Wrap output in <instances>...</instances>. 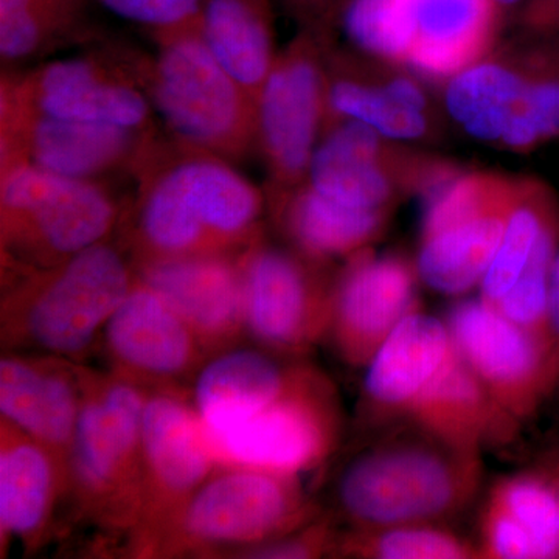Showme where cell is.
I'll return each mask as SVG.
<instances>
[{"label":"cell","instance_id":"9","mask_svg":"<svg viewBox=\"0 0 559 559\" xmlns=\"http://www.w3.org/2000/svg\"><path fill=\"white\" fill-rule=\"evenodd\" d=\"M444 110L477 142L530 153L559 138V47L495 50L444 84Z\"/></svg>","mask_w":559,"mask_h":559},{"label":"cell","instance_id":"26","mask_svg":"<svg viewBox=\"0 0 559 559\" xmlns=\"http://www.w3.org/2000/svg\"><path fill=\"white\" fill-rule=\"evenodd\" d=\"M452 348L447 320L412 312L401 320L366 367L360 409L374 425L403 419Z\"/></svg>","mask_w":559,"mask_h":559},{"label":"cell","instance_id":"35","mask_svg":"<svg viewBox=\"0 0 559 559\" xmlns=\"http://www.w3.org/2000/svg\"><path fill=\"white\" fill-rule=\"evenodd\" d=\"M110 13L140 25L154 40L200 28L204 0H97Z\"/></svg>","mask_w":559,"mask_h":559},{"label":"cell","instance_id":"18","mask_svg":"<svg viewBox=\"0 0 559 559\" xmlns=\"http://www.w3.org/2000/svg\"><path fill=\"white\" fill-rule=\"evenodd\" d=\"M447 323L460 358L520 425L557 388L559 374L549 349L480 297L455 304Z\"/></svg>","mask_w":559,"mask_h":559},{"label":"cell","instance_id":"30","mask_svg":"<svg viewBox=\"0 0 559 559\" xmlns=\"http://www.w3.org/2000/svg\"><path fill=\"white\" fill-rule=\"evenodd\" d=\"M200 33L213 55L259 100L278 53L267 0H204Z\"/></svg>","mask_w":559,"mask_h":559},{"label":"cell","instance_id":"20","mask_svg":"<svg viewBox=\"0 0 559 559\" xmlns=\"http://www.w3.org/2000/svg\"><path fill=\"white\" fill-rule=\"evenodd\" d=\"M103 340L114 373L146 390H182L210 358L178 312L138 274Z\"/></svg>","mask_w":559,"mask_h":559},{"label":"cell","instance_id":"16","mask_svg":"<svg viewBox=\"0 0 559 559\" xmlns=\"http://www.w3.org/2000/svg\"><path fill=\"white\" fill-rule=\"evenodd\" d=\"M400 143L359 121H334L314 151L307 182L348 207L393 212L403 198H421L455 167Z\"/></svg>","mask_w":559,"mask_h":559},{"label":"cell","instance_id":"33","mask_svg":"<svg viewBox=\"0 0 559 559\" xmlns=\"http://www.w3.org/2000/svg\"><path fill=\"white\" fill-rule=\"evenodd\" d=\"M337 558L480 559L476 540L463 538L444 524H404L349 528L341 533Z\"/></svg>","mask_w":559,"mask_h":559},{"label":"cell","instance_id":"12","mask_svg":"<svg viewBox=\"0 0 559 559\" xmlns=\"http://www.w3.org/2000/svg\"><path fill=\"white\" fill-rule=\"evenodd\" d=\"M0 105L55 119L160 131L153 105L132 73L128 46L116 43L2 72Z\"/></svg>","mask_w":559,"mask_h":559},{"label":"cell","instance_id":"13","mask_svg":"<svg viewBox=\"0 0 559 559\" xmlns=\"http://www.w3.org/2000/svg\"><path fill=\"white\" fill-rule=\"evenodd\" d=\"M341 436L336 390L329 378L307 364L297 366L285 392L259 414L223 432H207L219 468L288 476L322 465L336 451Z\"/></svg>","mask_w":559,"mask_h":559},{"label":"cell","instance_id":"31","mask_svg":"<svg viewBox=\"0 0 559 559\" xmlns=\"http://www.w3.org/2000/svg\"><path fill=\"white\" fill-rule=\"evenodd\" d=\"M83 31L80 0H0V62L3 72L32 68L75 40Z\"/></svg>","mask_w":559,"mask_h":559},{"label":"cell","instance_id":"22","mask_svg":"<svg viewBox=\"0 0 559 559\" xmlns=\"http://www.w3.org/2000/svg\"><path fill=\"white\" fill-rule=\"evenodd\" d=\"M83 399L81 366L57 356L7 352L0 360V414L57 463L69 495V462Z\"/></svg>","mask_w":559,"mask_h":559},{"label":"cell","instance_id":"11","mask_svg":"<svg viewBox=\"0 0 559 559\" xmlns=\"http://www.w3.org/2000/svg\"><path fill=\"white\" fill-rule=\"evenodd\" d=\"M326 33L305 31L283 50L257 100L255 154L266 170V200L307 182L329 121Z\"/></svg>","mask_w":559,"mask_h":559},{"label":"cell","instance_id":"5","mask_svg":"<svg viewBox=\"0 0 559 559\" xmlns=\"http://www.w3.org/2000/svg\"><path fill=\"white\" fill-rule=\"evenodd\" d=\"M130 200L114 182L64 178L27 162L0 164L2 272L47 270L112 240Z\"/></svg>","mask_w":559,"mask_h":559},{"label":"cell","instance_id":"27","mask_svg":"<svg viewBox=\"0 0 559 559\" xmlns=\"http://www.w3.org/2000/svg\"><path fill=\"white\" fill-rule=\"evenodd\" d=\"M66 484L49 452L0 418V543L21 540L27 554L44 544Z\"/></svg>","mask_w":559,"mask_h":559},{"label":"cell","instance_id":"24","mask_svg":"<svg viewBox=\"0 0 559 559\" xmlns=\"http://www.w3.org/2000/svg\"><path fill=\"white\" fill-rule=\"evenodd\" d=\"M480 559H558L559 487L546 469L507 474L489 487L477 518Z\"/></svg>","mask_w":559,"mask_h":559},{"label":"cell","instance_id":"8","mask_svg":"<svg viewBox=\"0 0 559 559\" xmlns=\"http://www.w3.org/2000/svg\"><path fill=\"white\" fill-rule=\"evenodd\" d=\"M322 516L299 476L218 468L191 496L154 558L227 557Z\"/></svg>","mask_w":559,"mask_h":559},{"label":"cell","instance_id":"25","mask_svg":"<svg viewBox=\"0 0 559 559\" xmlns=\"http://www.w3.org/2000/svg\"><path fill=\"white\" fill-rule=\"evenodd\" d=\"M404 421L452 450L481 455L513 440L520 423L492 400L452 344L428 388L411 404Z\"/></svg>","mask_w":559,"mask_h":559},{"label":"cell","instance_id":"40","mask_svg":"<svg viewBox=\"0 0 559 559\" xmlns=\"http://www.w3.org/2000/svg\"><path fill=\"white\" fill-rule=\"evenodd\" d=\"M544 469H546L547 473H549L550 476L554 477L555 481H557L559 487V452L558 455H555V459L551 460L549 466H544Z\"/></svg>","mask_w":559,"mask_h":559},{"label":"cell","instance_id":"29","mask_svg":"<svg viewBox=\"0 0 559 559\" xmlns=\"http://www.w3.org/2000/svg\"><path fill=\"white\" fill-rule=\"evenodd\" d=\"M282 359L263 348L238 345L210 356L194 377L191 396L205 430L223 432L274 403L299 366Z\"/></svg>","mask_w":559,"mask_h":559},{"label":"cell","instance_id":"7","mask_svg":"<svg viewBox=\"0 0 559 559\" xmlns=\"http://www.w3.org/2000/svg\"><path fill=\"white\" fill-rule=\"evenodd\" d=\"M83 399L69 462L68 499L95 524L130 536L142 503V418L148 390L81 367Z\"/></svg>","mask_w":559,"mask_h":559},{"label":"cell","instance_id":"6","mask_svg":"<svg viewBox=\"0 0 559 559\" xmlns=\"http://www.w3.org/2000/svg\"><path fill=\"white\" fill-rule=\"evenodd\" d=\"M495 0H348L342 28L353 49L444 84L495 50Z\"/></svg>","mask_w":559,"mask_h":559},{"label":"cell","instance_id":"36","mask_svg":"<svg viewBox=\"0 0 559 559\" xmlns=\"http://www.w3.org/2000/svg\"><path fill=\"white\" fill-rule=\"evenodd\" d=\"M341 532L330 516H320L282 538L237 551L230 558L252 559H312L336 557Z\"/></svg>","mask_w":559,"mask_h":559},{"label":"cell","instance_id":"14","mask_svg":"<svg viewBox=\"0 0 559 559\" xmlns=\"http://www.w3.org/2000/svg\"><path fill=\"white\" fill-rule=\"evenodd\" d=\"M245 330L260 348L297 359L326 340L336 272L266 235L238 255Z\"/></svg>","mask_w":559,"mask_h":559},{"label":"cell","instance_id":"2","mask_svg":"<svg viewBox=\"0 0 559 559\" xmlns=\"http://www.w3.org/2000/svg\"><path fill=\"white\" fill-rule=\"evenodd\" d=\"M481 484V455L452 450L411 426L407 436L382 440L345 466L336 506L349 528L448 525L479 499Z\"/></svg>","mask_w":559,"mask_h":559},{"label":"cell","instance_id":"34","mask_svg":"<svg viewBox=\"0 0 559 559\" xmlns=\"http://www.w3.org/2000/svg\"><path fill=\"white\" fill-rule=\"evenodd\" d=\"M558 246L559 218L551 221L540 235L532 259L509 293L498 304L491 305L503 318L527 331L549 349L557 370L549 325V288L551 264L557 255Z\"/></svg>","mask_w":559,"mask_h":559},{"label":"cell","instance_id":"19","mask_svg":"<svg viewBox=\"0 0 559 559\" xmlns=\"http://www.w3.org/2000/svg\"><path fill=\"white\" fill-rule=\"evenodd\" d=\"M415 261L369 248L336 272L326 340L353 369H366L401 320L421 310Z\"/></svg>","mask_w":559,"mask_h":559},{"label":"cell","instance_id":"32","mask_svg":"<svg viewBox=\"0 0 559 559\" xmlns=\"http://www.w3.org/2000/svg\"><path fill=\"white\" fill-rule=\"evenodd\" d=\"M559 218L554 193L536 179L521 178L520 194L491 266L481 282L480 299L498 304L520 278L540 235Z\"/></svg>","mask_w":559,"mask_h":559},{"label":"cell","instance_id":"15","mask_svg":"<svg viewBox=\"0 0 559 559\" xmlns=\"http://www.w3.org/2000/svg\"><path fill=\"white\" fill-rule=\"evenodd\" d=\"M204 423L182 390H148L142 418V503L132 554L156 555L201 485L218 469Z\"/></svg>","mask_w":559,"mask_h":559},{"label":"cell","instance_id":"1","mask_svg":"<svg viewBox=\"0 0 559 559\" xmlns=\"http://www.w3.org/2000/svg\"><path fill=\"white\" fill-rule=\"evenodd\" d=\"M119 229L134 266L240 255L264 235V190L218 154L157 135L134 175Z\"/></svg>","mask_w":559,"mask_h":559},{"label":"cell","instance_id":"28","mask_svg":"<svg viewBox=\"0 0 559 559\" xmlns=\"http://www.w3.org/2000/svg\"><path fill=\"white\" fill-rule=\"evenodd\" d=\"M267 213L288 248L329 266L371 248L388 230L392 216L385 210L348 207L308 182L267 201Z\"/></svg>","mask_w":559,"mask_h":559},{"label":"cell","instance_id":"17","mask_svg":"<svg viewBox=\"0 0 559 559\" xmlns=\"http://www.w3.org/2000/svg\"><path fill=\"white\" fill-rule=\"evenodd\" d=\"M160 131L55 119L0 105V164L27 162L64 178L134 179Z\"/></svg>","mask_w":559,"mask_h":559},{"label":"cell","instance_id":"37","mask_svg":"<svg viewBox=\"0 0 559 559\" xmlns=\"http://www.w3.org/2000/svg\"><path fill=\"white\" fill-rule=\"evenodd\" d=\"M530 28L547 32L559 28V0H532L525 14Z\"/></svg>","mask_w":559,"mask_h":559},{"label":"cell","instance_id":"21","mask_svg":"<svg viewBox=\"0 0 559 559\" xmlns=\"http://www.w3.org/2000/svg\"><path fill=\"white\" fill-rule=\"evenodd\" d=\"M329 121H359L395 142L437 134L439 117L426 81L407 70L329 46Z\"/></svg>","mask_w":559,"mask_h":559},{"label":"cell","instance_id":"39","mask_svg":"<svg viewBox=\"0 0 559 559\" xmlns=\"http://www.w3.org/2000/svg\"><path fill=\"white\" fill-rule=\"evenodd\" d=\"M294 2L305 11L308 20H310V27H308L307 31L329 33L322 20L325 17L326 11H329L334 3L341 2V0H294Z\"/></svg>","mask_w":559,"mask_h":559},{"label":"cell","instance_id":"41","mask_svg":"<svg viewBox=\"0 0 559 559\" xmlns=\"http://www.w3.org/2000/svg\"><path fill=\"white\" fill-rule=\"evenodd\" d=\"M496 5L499 7L500 10L513 9V7L520 5L522 0H495Z\"/></svg>","mask_w":559,"mask_h":559},{"label":"cell","instance_id":"10","mask_svg":"<svg viewBox=\"0 0 559 559\" xmlns=\"http://www.w3.org/2000/svg\"><path fill=\"white\" fill-rule=\"evenodd\" d=\"M521 178L452 168L421 200L419 282L457 297L481 285L520 194Z\"/></svg>","mask_w":559,"mask_h":559},{"label":"cell","instance_id":"4","mask_svg":"<svg viewBox=\"0 0 559 559\" xmlns=\"http://www.w3.org/2000/svg\"><path fill=\"white\" fill-rule=\"evenodd\" d=\"M156 46L151 55L130 47V62L165 134L234 164L255 153V98L209 49L200 28Z\"/></svg>","mask_w":559,"mask_h":559},{"label":"cell","instance_id":"38","mask_svg":"<svg viewBox=\"0 0 559 559\" xmlns=\"http://www.w3.org/2000/svg\"><path fill=\"white\" fill-rule=\"evenodd\" d=\"M549 325L555 360L559 370V246L550 272Z\"/></svg>","mask_w":559,"mask_h":559},{"label":"cell","instance_id":"23","mask_svg":"<svg viewBox=\"0 0 559 559\" xmlns=\"http://www.w3.org/2000/svg\"><path fill=\"white\" fill-rule=\"evenodd\" d=\"M134 270L178 312L210 356L237 347L246 334L238 255L157 261Z\"/></svg>","mask_w":559,"mask_h":559},{"label":"cell","instance_id":"3","mask_svg":"<svg viewBox=\"0 0 559 559\" xmlns=\"http://www.w3.org/2000/svg\"><path fill=\"white\" fill-rule=\"evenodd\" d=\"M2 345L79 362L135 280L120 241L108 240L47 270L2 272Z\"/></svg>","mask_w":559,"mask_h":559}]
</instances>
